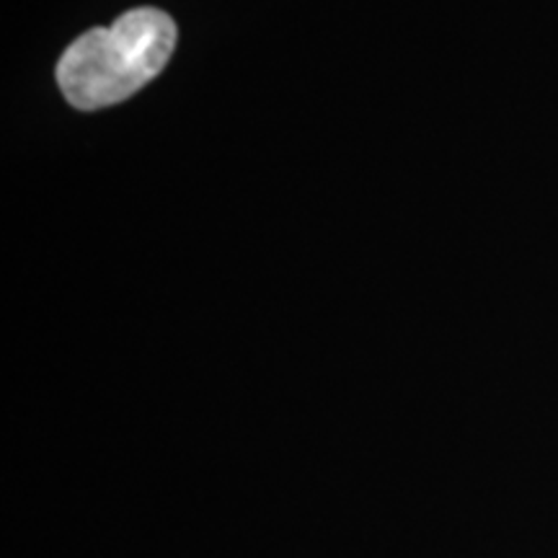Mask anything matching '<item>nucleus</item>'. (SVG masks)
Returning a JSON list of instances; mask_svg holds the SVG:
<instances>
[{"label": "nucleus", "instance_id": "obj_1", "mask_svg": "<svg viewBox=\"0 0 558 558\" xmlns=\"http://www.w3.org/2000/svg\"><path fill=\"white\" fill-rule=\"evenodd\" d=\"M177 47V24L158 9L122 13L111 26L73 41L58 65L65 99L78 109H104L150 83Z\"/></svg>", "mask_w": 558, "mask_h": 558}]
</instances>
